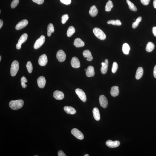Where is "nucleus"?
<instances>
[{
    "label": "nucleus",
    "mask_w": 156,
    "mask_h": 156,
    "mask_svg": "<svg viewBox=\"0 0 156 156\" xmlns=\"http://www.w3.org/2000/svg\"><path fill=\"white\" fill-rule=\"evenodd\" d=\"M93 112L94 118L95 120L99 121L100 118L99 111L97 108H94L93 110Z\"/></svg>",
    "instance_id": "obj_22"
},
{
    "label": "nucleus",
    "mask_w": 156,
    "mask_h": 156,
    "mask_svg": "<svg viewBox=\"0 0 156 156\" xmlns=\"http://www.w3.org/2000/svg\"><path fill=\"white\" fill-rule=\"evenodd\" d=\"M126 2L128 4L129 8L132 11H136L137 10V9L134 4L132 3L129 0H127Z\"/></svg>",
    "instance_id": "obj_31"
},
{
    "label": "nucleus",
    "mask_w": 156,
    "mask_h": 156,
    "mask_svg": "<svg viewBox=\"0 0 156 156\" xmlns=\"http://www.w3.org/2000/svg\"><path fill=\"white\" fill-rule=\"evenodd\" d=\"M28 23V21L25 19L21 21L16 25V29L17 30L22 29L26 27Z\"/></svg>",
    "instance_id": "obj_12"
},
{
    "label": "nucleus",
    "mask_w": 156,
    "mask_h": 156,
    "mask_svg": "<svg viewBox=\"0 0 156 156\" xmlns=\"http://www.w3.org/2000/svg\"><path fill=\"white\" fill-rule=\"evenodd\" d=\"M130 50V47L127 43L124 44L123 45L122 51L124 54L128 55Z\"/></svg>",
    "instance_id": "obj_24"
},
{
    "label": "nucleus",
    "mask_w": 156,
    "mask_h": 156,
    "mask_svg": "<svg viewBox=\"0 0 156 156\" xmlns=\"http://www.w3.org/2000/svg\"><path fill=\"white\" fill-rule=\"evenodd\" d=\"M113 7L112 1L110 0H109L108 2L106 3L105 9L107 12H109Z\"/></svg>",
    "instance_id": "obj_29"
},
{
    "label": "nucleus",
    "mask_w": 156,
    "mask_h": 156,
    "mask_svg": "<svg viewBox=\"0 0 156 156\" xmlns=\"http://www.w3.org/2000/svg\"><path fill=\"white\" fill-rule=\"evenodd\" d=\"M76 93L80 100L83 102L86 101L87 98L85 93L80 89L78 88L75 90Z\"/></svg>",
    "instance_id": "obj_7"
},
{
    "label": "nucleus",
    "mask_w": 156,
    "mask_h": 156,
    "mask_svg": "<svg viewBox=\"0 0 156 156\" xmlns=\"http://www.w3.org/2000/svg\"><path fill=\"white\" fill-rule=\"evenodd\" d=\"M1 13V10H0V13Z\"/></svg>",
    "instance_id": "obj_50"
},
{
    "label": "nucleus",
    "mask_w": 156,
    "mask_h": 156,
    "mask_svg": "<svg viewBox=\"0 0 156 156\" xmlns=\"http://www.w3.org/2000/svg\"><path fill=\"white\" fill-rule=\"evenodd\" d=\"M107 23L109 24H112L118 26H120L122 25L121 22L119 20H109L107 21Z\"/></svg>",
    "instance_id": "obj_26"
},
{
    "label": "nucleus",
    "mask_w": 156,
    "mask_h": 156,
    "mask_svg": "<svg viewBox=\"0 0 156 156\" xmlns=\"http://www.w3.org/2000/svg\"><path fill=\"white\" fill-rule=\"evenodd\" d=\"M106 145L111 148H114L118 147L120 145V143L118 141H113L111 140H109L106 142Z\"/></svg>",
    "instance_id": "obj_11"
},
{
    "label": "nucleus",
    "mask_w": 156,
    "mask_h": 156,
    "mask_svg": "<svg viewBox=\"0 0 156 156\" xmlns=\"http://www.w3.org/2000/svg\"><path fill=\"white\" fill-rule=\"evenodd\" d=\"M95 74L94 69L93 66H89L86 71V75L88 77H93Z\"/></svg>",
    "instance_id": "obj_16"
},
{
    "label": "nucleus",
    "mask_w": 156,
    "mask_h": 156,
    "mask_svg": "<svg viewBox=\"0 0 156 156\" xmlns=\"http://www.w3.org/2000/svg\"><path fill=\"white\" fill-rule=\"evenodd\" d=\"M118 68V65L116 62H114L113 64L112 67V72L113 73H115L117 71Z\"/></svg>",
    "instance_id": "obj_36"
},
{
    "label": "nucleus",
    "mask_w": 156,
    "mask_h": 156,
    "mask_svg": "<svg viewBox=\"0 0 156 156\" xmlns=\"http://www.w3.org/2000/svg\"><path fill=\"white\" fill-rule=\"evenodd\" d=\"M153 4L154 7L156 9V0H154Z\"/></svg>",
    "instance_id": "obj_45"
},
{
    "label": "nucleus",
    "mask_w": 156,
    "mask_h": 156,
    "mask_svg": "<svg viewBox=\"0 0 156 156\" xmlns=\"http://www.w3.org/2000/svg\"><path fill=\"white\" fill-rule=\"evenodd\" d=\"M61 2L66 5H69L71 4V0H60Z\"/></svg>",
    "instance_id": "obj_38"
},
{
    "label": "nucleus",
    "mask_w": 156,
    "mask_h": 156,
    "mask_svg": "<svg viewBox=\"0 0 156 156\" xmlns=\"http://www.w3.org/2000/svg\"><path fill=\"white\" fill-rule=\"evenodd\" d=\"M1 56H0V61H1Z\"/></svg>",
    "instance_id": "obj_48"
},
{
    "label": "nucleus",
    "mask_w": 156,
    "mask_h": 156,
    "mask_svg": "<svg viewBox=\"0 0 156 156\" xmlns=\"http://www.w3.org/2000/svg\"><path fill=\"white\" fill-rule=\"evenodd\" d=\"M28 37V34L26 33H24L21 36L18 40V43L16 45V47L17 50H19L21 48L22 44L27 40Z\"/></svg>",
    "instance_id": "obj_6"
},
{
    "label": "nucleus",
    "mask_w": 156,
    "mask_h": 156,
    "mask_svg": "<svg viewBox=\"0 0 156 156\" xmlns=\"http://www.w3.org/2000/svg\"><path fill=\"white\" fill-rule=\"evenodd\" d=\"M74 44L76 47H83L85 44L80 38H77L75 40Z\"/></svg>",
    "instance_id": "obj_18"
},
{
    "label": "nucleus",
    "mask_w": 156,
    "mask_h": 156,
    "mask_svg": "<svg viewBox=\"0 0 156 156\" xmlns=\"http://www.w3.org/2000/svg\"><path fill=\"white\" fill-rule=\"evenodd\" d=\"M143 73H144V70L142 67H140L138 68L136 73V79L137 80L140 79L143 76Z\"/></svg>",
    "instance_id": "obj_23"
},
{
    "label": "nucleus",
    "mask_w": 156,
    "mask_h": 156,
    "mask_svg": "<svg viewBox=\"0 0 156 156\" xmlns=\"http://www.w3.org/2000/svg\"><path fill=\"white\" fill-rule=\"evenodd\" d=\"M150 0H141L142 4L144 5H147L149 4Z\"/></svg>",
    "instance_id": "obj_39"
},
{
    "label": "nucleus",
    "mask_w": 156,
    "mask_h": 156,
    "mask_svg": "<svg viewBox=\"0 0 156 156\" xmlns=\"http://www.w3.org/2000/svg\"><path fill=\"white\" fill-rule=\"evenodd\" d=\"M45 40V36L43 35L41 36L35 42L34 45V48L37 49L41 47L44 43Z\"/></svg>",
    "instance_id": "obj_4"
},
{
    "label": "nucleus",
    "mask_w": 156,
    "mask_h": 156,
    "mask_svg": "<svg viewBox=\"0 0 156 156\" xmlns=\"http://www.w3.org/2000/svg\"><path fill=\"white\" fill-rule=\"evenodd\" d=\"M153 74L154 77L156 78V65L154 67V69Z\"/></svg>",
    "instance_id": "obj_43"
},
{
    "label": "nucleus",
    "mask_w": 156,
    "mask_h": 156,
    "mask_svg": "<svg viewBox=\"0 0 156 156\" xmlns=\"http://www.w3.org/2000/svg\"><path fill=\"white\" fill-rule=\"evenodd\" d=\"M37 82L38 85L40 88H43L45 86L46 80L44 76H41L38 78Z\"/></svg>",
    "instance_id": "obj_14"
},
{
    "label": "nucleus",
    "mask_w": 156,
    "mask_h": 156,
    "mask_svg": "<svg viewBox=\"0 0 156 156\" xmlns=\"http://www.w3.org/2000/svg\"><path fill=\"white\" fill-rule=\"evenodd\" d=\"M56 57L59 61L63 62L66 59V55L63 50H60L57 52Z\"/></svg>",
    "instance_id": "obj_8"
},
{
    "label": "nucleus",
    "mask_w": 156,
    "mask_h": 156,
    "mask_svg": "<svg viewBox=\"0 0 156 156\" xmlns=\"http://www.w3.org/2000/svg\"><path fill=\"white\" fill-rule=\"evenodd\" d=\"M3 25V21L1 20H0V29H1Z\"/></svg>",
    "instance_id": "obj_44"
},
{
    "label": "nucleus",
    "mask_w": 156,
    "mask_h": 156,
    "mask_svg": "<svg viewBox=\"0 0 156 156\" xmlns=\"http://www.w3.org/2000/svg\"><path fill=\"white\" fill-rule=\"evenodd\" d=\"M93 31L94 34L98 39L101 40H104L106 39V34L100 28H95L94 29Z\"/></svg>",
    "instance_id": "obj_2"
},
{
    "label": "nucleus",
    "mask_w": 156,
    "mask_h": 156,
    "mask_svg": "<svg viewBox=\"0 0 156 156\" xmlns=\"http://www.w3.org/2000/svg\"><path fill=\"white\" fill-rule=\"evenodd\" d=\"M90 156L88 154H86L85 155H84V156Z\"/></svg>",
    "instance_id": "obj_47"
},
{
    "label": "nucleus",
    "mask_w": 156,
    "mask_h": 156,
    "mask_svg": "<svg viewBox=\"0 0 156 156\" xmlns=\"http://www.w3.org/2000/svg\"><path fill=\"white\" fill-rule=\"evenodd\" d=\"M62 23L63 24H64L66 23L67 21L69 19V17L67 14L63 15L62 17Z\"/></svg>",
    "instance_id": "obj_35"
},
{
    "label": "nucleus",
    "mask_w": 156,
    "mask_h": 156,
    "mask_svg": "<svg viewBox=\"0 0 156 156\" xmlns=\"http://www.w3.org/2000/svg\"><path fill=\"white\" fill-rule=\"evenodd\" d=\"M36 156V155H35V156Z\"/></svg>",
    "instance_id": "obj_51"
},
{
    "label": "nucleus",
    "mask_w": 156,
    "mask_h": 156,
    "mask_svg": "<svg viewBox=\"0 0 156 156\" xmlns=\"http://www.w3.org/2000/svg\"><path fill=\"white\" fill-rule=\"evenodd\" d=\"M64 110L65 112L69 114H74L76 112V110L71 106H65L64 108Z\"/></svg>",
    "instance_id": "obj_20"
},
{
    "label": "nucleus",
    "mask_w": 156,
    "mask_h": 156,
    "mask_svg": "<svg viewBox=\"0 0 156 156\" xmlns=\"http://www.w3.org/2000/svg\"><path fill=\"white\" fill-rule=\"evenodd\" d=\"M152 32L154 36L156 37V27H154L152 28Z\"/></svg>",
    "instance_id": "obj_42"
},
{
    "label": "nucleus",
    "mask_w": 156,
    "mask_h": 156,
    "mask_svg": "<svg viewBox=\"0 0 156 156\" xmlns=\"http://www.w3.org/2000/svg\"><path fill=\"white\" fill-rule=\"evenodd\" d=\"M33 2L38 4H41L44 2V0H32Z\"/></svg>",
    "instance_id": "obj_40"
},
{
    "label": "nucleus",
    "mask_w": 156,
    "mask_h": 156,
    "mask_svg": "<svg viewBox=\"0 0 156 156\" xmlns=\"http://www.w3.org/2000/svg\"><path fill=\"white\" fill-rule=\"evenodd\" d=\"M58 156H67L64 152L63 151L60 150L58 152Z\"/></svg>",
    "instance_id": "obj_41"
},
{
    "label": "nucleus",
    "mask_w": 156,
    "mask_h": 156,
    "mask_svg": "<svg viewBox=\"0 0 156 156\" xmlns=\"http://www.w3.org/2000/svg\"><path fill=\"white\" fill-rule=\"evenodd\" d=\"M71 64L73 68H78L80 67V64L79 60L77 57H73L71 60Z\"/></svg>",
    "instance_id": "obj_13"
},
{
    "label": "nucleus",
    "mask_w": 156,
    "mask_h": 156,
    "mask_svg": "<svg viewBox=\"0 0 156 156\" xmlns=\"http://www.w3.org/2000/svg\"><path fill=\"white\" fill-rule=\"evenodd\" d=\"M98 9L95 5L92 6L89 11V13L92 17L96 16L98 14Z\"/></svg>",
    "instance_id": "obj_21"
},
{
    "label": "nucleus",
    "mask_w": 156,
    "mask_h": 156,
    "mask_svg": "<svg viewBox=\"0 0 156 156\" xmlns=\"http://www.w3.org/2000/svg\"><path fill=\"white\" fill-rule=\"evenodd\" d=\"M75 30L74 27L70 26L68 28L67 33V35L68 37H71L75 32Z\"/></svg>",
    "instance_id": "obj_30"
},
{
    "label": "nucleus",
    "mask_w": 156,
    "mask_h": 156,
    "mask_svg": "<svg viewBox=\"0 0 156 156\" xmlns=\"http://www.w3.org/2000/svg\"><path fill=\"white\" fill-rule=\"evenodd\" d=\"M101 64L102 66H104L105 65V63H102Z\"/></svg>",
    "instance_id": "obj_46"
},
{
    "label": "nucleus",
    "mask_w": 156,
    "mask_h": 156,
    "mask_svg": "<svg viewBox=\"0 0 156 156\" xmlns=\"http://www.w3.org/2000/svg\"><path fill=\"white\" fill-rule=\"evenodd\" d=\"M47 30V35L49 37L51 36L52 33H54L55 30L53 24L51 23L49 24L48 26Z\"/></svg>",
    "instance_id": "obj_25"
},
{
    "label": "nucleus",
    "mask_w": 156,
    "mask_h": 156,
    "mask_svg": "<svg viewBox=\"0 0 156 156\" xmlns=\"http://www.w3.org/2000/svg\"><path fill=\"white\" fill-rule=\"evenodd\" d=\"M53 97L57 100H62L64 98V95L62 92L59 90H56L54 92Z\"/></svg>",
    "instance_id": "obj_15"
},
{
    "label": "nucleus",
    "mask_w": 156,
    "mask_h": 156,
    "mask_svg": "<svg viewBox=\"0 0 156 156\" xmlns=\"http://www.w3.org/2000/svg\"><path fill=\"white\" fill-rule=\"evenodd\" d=\"M87 69H85V70H85V71H87Z\"/></svg>",
    "instance_id": "obj_49"
},
{
    "label": "nucleus",
    "mask_w": 156,
    "mask_h": 156,
    "mask_svg": "<svg viewBox=\"0 0 156 156\" xmlns=\"http://www.w3.org/2000/svg\"><path fill=\"white\" fill-rule=\"evenodd\" d=\"M83 55L85 58H87V60L89 61H91L93 59V57L90 51L88 50H84L83 52Z\"/></svg>",
    "instance_id": "obj_17"
},
{
    "label": "nucleus",
    "mask_w": 156,
    "mask_h": 156,
    "mask_svg": "<svg viewBox=\"0 0 156 156\" xmlns=\"http://www.w3.org/2000/svg\"><path fill=\"white\" fill-rule=\"evenodd\" d=\"M110 94L113 97H116L118 95L119 93V87L117 86H114L111 87Z\"/></svg>",
    "instance_id": "obj_19"
},
{
    "label": "nucleus",
    "mask_w": 156,
    "mask_h": 156,
    "mask_svg": "<svg viewBox=\"0 0 156 156\" xmlns=\"http://www.w3.org/2000/svg\"><path fill=\"white\" fill-rule=\"evenodd\" d=\"M141 20L142 17H138L136 19V21L133 23V24H132V27L134 29L137 27L140 22L141 21Z\"/></svg>",
    "instance_id": "obj_32"
},
{
    "label": "nucleus",
    "mask_w": 156,
    "mask_h": 156,
    "mask_svg": "<svg viewBox=\"0 0 156 156\" xmlns=\"http://www.w3.org/2000/svg\"><path fill=\"white\" fill-rule=\"evenodd\" d=\"M19 2V0H13L11 5V7L12 9L15 8L18 5Z\"/></svg>",
    "instance_id": "obj_37"
},
{
    "label": "nucleus",
    "mask_w": 156,
    "mask_h": 156,
    "mask_svg": "<svg viewBox=\"0 0 156 156\" xmlns=\"http://www.w3.org/2000/svg\"><path fill=\"white\" fill-rule=\"evenodd\" d=\"M24 102L22 100H18L10 102L9 106L11 109L16 110L21 109L23 106Z\"/></svg>",
    "instance_id": "obj_1"
},
{
    "label": "nucleus",
    "mask_w": 156,
    "mask_h": 156,
    "mask_svg": "<svg viewBox=\"0 0 156 156\" xmlns=\"http://www.w3.org/2000/svg\"><path fill=\"white\" fill-rule=\"evenodd\" d=\"M72 134L77 139L82 140L84 139V136L83 134L80 131L76 128L72 129L71 131Z\"/></svg>",
    "instance_id": "obj_5"
},
{
    "label": "nucleus",
    "mask_w": 156,
    "mask_h": 156,
    "mask_svg": "<svg viewBox=\"0 0 156 156\" xmlns=\"http://www.w3.org/2000/svg\"><path fill=\"white\" fill-rule=\"evenodd\" d=\"M27 82V80L26 78L24 76L22 77L21 79V82L22 87L23 88H25L27 87V85L25 84V83Z\"/></svg>",
    "instance_id": "obj_33"
},
{
    "label": "nucleus",
    "mask_w": 156,
    "mask_h": 156,
    "mask_svg": "<svg viewBox=\"0 0 156 156\" xmlns=\"http://www.w3.org/2000/svg\"><path fill=\"white\" fill-rule=\"evenodd\" d=\"M39 63L41 66H45L47 65L48 62V59L47 55L45 54H43L39 57Z\"/></svg>",
    "instance_id": "obj_10"
},
{
    "label": "nucleus",
    "mask_w": 156,
    "mask_h": 156,
    "mask_svg": "<svg viewBox=\"0 0 156 156\" xmlns=\"http://www.w3.org/2000/svg\"><path fill=\"white\" fill-rule=\"evenodd\" d=\"M155 45L152 42H149L148 43L146 47V50L148 52H151L153 50Z\"/></svg>",
    "instance_id": "obj_28"
},
{
    "label": "nucleus",
    "mask_w": 156,
    "mask_h": 156,
    "mask_svg": "<svg viewBox=\"0 0 156 156\" xmlns=\"http://www.w3.org/2000/svg\"><path fill=\"white\" fill-rule=\"evenodd\" d=\"M105 65L104 66H102L101 69V72L103 74H106L107 71L109 62L107 59H106L105 61Z\"/></svg>",
    "instance_id": "obj_27"
},
{
    "label": "nucleus",
    "mask_w": 156,
    "mask_h": 156,
    "mask_svg": "<svg viewBox=\"0 0 156 156\" xmlns=\"http://www.w3.org/2000/svg\"><path fill=\"white\" fill-rule=\"evenodd\" d=\"M100 106L104 108H106L108 106V101L106 97L103 95H100L99 98Z\"/></svg>",
    "instance_id": "obj_9"
},
{
    "label": "nucleus",
    "mask_w": 156,
    "mask_h": 156,
    "mask_svg": "<svg viewBox=\"0 0 156 156\" xmlns=\"http://www.w3.org/2000/svg\"><path fill=\"white\" fill-rule=\"evenodd\" d=\"M19 65L18 62L17 60H15L11 65L10 73L11 76H16L19 70Z\"/></svg>",
    "instance_id": "obj_3"
},
{
    "label": "nucleus",
    "mask_w": 156,
    "mask_h": 156,
    "mask_svg": "<svg viewBox=\"0 0 156 156\" xmlns=\"http://www.w3.org/2000/svg\"><path fill=\"white\" fill-rule=\"evenodd\" d=\"M26 67L28 72L29 73H31L33 71V67L31 61H29L28 62L26 65Z\"/></svg>",
    "instance_id": "obj_34"
}]
</instances>
